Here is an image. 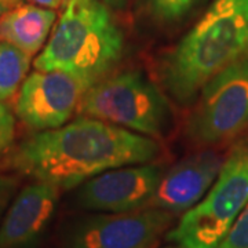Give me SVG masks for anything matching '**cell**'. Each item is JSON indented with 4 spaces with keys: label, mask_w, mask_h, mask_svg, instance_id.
Returning <instances> with one entry per match:
<instances>
[{
    "label": "cell",
    "mask_w": 248,
    "mask_h": 248,
    "mask_svg": "<svg viewBox=\"0 0 248 248\" xmlns=\"http://www.w3.org/2000/svg\"><path fill=\"white\" fill-rule=\"evenodd\" d=\"M248 130V58L232 63L204 86L186 123L199 145L231 141Z\"/></svg>",
    "instance_id": "cell-6"
},
{
    "label": "cell",
    "mask_w": 248,
    "mask_h": 248,
    "mask_svg": "<svg viewBox=\"0 0 248 248\" xmlns=\"http://www.w3.org/2000/svg\"><path fill=\"white\" fill-rule=\"evenodd\" d=\"M16 135V116L7 105L0 102V156L11 146Z\"/></svg>",
    "instance_id": "cell-16"
},
{
    "label": "cell",
    "mask_w": 248,
    "mask_h": 248,
    "mask_svg": "<svg viewBox=\"0 0 248 248\" xmlns=\"http://www.w3.org/2000/svg\"><path fill=\"white\" fill-rule=\"evenodd\" d=\"M174 221L159 208L91 215L75 223L65 248H152Z\"/></svg>",
    "instance_id": "cell-7"
},
{
    "label": "cell",
    "mask_w": 248,
    "mask_h": 248,
    "mask_svg": "<svg viewBox=\"0 0 248 248\" xmlns=\"http://www.w3.org/2000/svg\"><path fill=\"white\" fill-rule=\"evenodd\" d=\"M124 35L101 0H68L43 51L37 71H61L86 91L108 78L122 61Z\"/></svg>",
    "instance_id": "cell-3"
},
{
    "label": "cell",
    "mask_w": 248,
    "mask_h": 248,
    "mask_svg": "<svg viewBox=\"0 0 248 248\" xmlns=\"http://www.w3.org/2000/svg\"><path fill=\"white\" fill-rule=\"evenodd\" d=\"M33 4L36 6H40V7H46V9L55 10L58 7H61L62 1L63 0H31Z\"/></svg>",
    "instance_id": "cell-18"
},
{
    "label": "cell",
    "mask_w": 248,
    "mask_h": 248,
    "mask_svg": "<svg viewBox=\"0 0 248 248\" xmlns=\"http://www.w3.org/2000/svg\"><path fill=\"white\" fill-rule=\"evenodd\" d=\"M222 156L214 151H203L181 160L164 171L148 208H159L171 214H185L195 207L210 190L218 177Z\"/></svg>",
    "instance_id": "cell-10"
},
{
    "label": "cell",
    "mask_w": 248,
    "mask_h": 248,
    "mask_svg": "<svg viewBox=\"0 0 248 248\" xmlns=\"http://www.w3.org/2000/svg\"><path fill=\"white\" fill-rule=\"evenodd\" d=\"M248 204V142L237 145L203 199L184 214L167 239L182 248H214Z\"/></svg>",
    "instance_id": "cell-5"
},
{
    "label": "cell",
    "mask_w": 248,
    "mask_h": 248,
    "mask_svg": "<svg viewBox=\"0 0 248 248\" xmlns=\"http://www.w3.org/2000/svg\"><path fill=\"white\" fill-rule=\"evenodd\" d=\"M167 248H182V247H179V246H177V247H167Z\"/></svg>",
    "instance_id": "cell-22"
},
{
    "label": "cell",
    "mask_w": 248,
    "mask_h": 248,
    "mask_svg": "<svg viewBox=\"0 0 248 248\" xmlns=\"http://www.w3.org/2000/svg\"><path fill=\"white\" fill-rule=\"evenodd\" d=\"M148 3L152 13L159 19L172 22L185 17L193 9L197 0H148Z\"/></svg>",
    "instance_id": "cell-14"
},
{
    "label": "cell",
    "mask_w": 248,
    "mask_h": 248,
    "mask_svg": "<svg viewBox=\"0 0 248 248\" xmlns=\"http://www.w3.org/2000/svg\"><path fill=\"white\" fill-rule=\"evenodd\" d=\"M4 1H9L10 4H13V6H17L19 3H22V0H4Z\"/></svg>",
    "instance_id": "cell-21"
},
{
    "label": "cell",
    "mask_w": 248,
    "mask_h": 248,
    "mask_svg": "<svg viewBox=\"0 0 248 248\" xmlns=\"http://www.w3.org/2000/svg\"><path fill=\"white\" fill-rule=\"evenodd\" d=\"M80 116L94 117L145 137H161L172 125V109L161 90L141 72H122L91 86Z\"/></svg>",
    "instance_id": "cell-4"
},
{
    "label": "cell",
    "mask_w": 248,
    "mask_h": 248,
    "mask_svg": "<svg viewBox=\"0 0 248 248\" xmlns=\"http://www.w3.org/2000/svg\"><path fill=\"white\" fill-rule=\"evenodd\" d=\"M57 21V13L36 4L19 3L0 19V40L35 55L45 46Z\"/></svg>",
    "instance_id": "cell-12"
},
{
    "label": "cell",
    "mask_w": 248,
    "mask_h": 248,
    "mask_svg": "<svg viewBox=\"0 0 248 248\" xmlns=\"http://www.w3.org/2000/svg\"><path fill=\"white\" fill-rule=\"evenodd\" d=\"M246 58L248 0H214L161 60L160 80L178 105L190 107L215 75Z\"/></svg>",
    "instance_id": "cell-2"
},
{
    "label": "cell",
    "mask_w": 248,
    "mask_h": 248,
    "mask_svg": "<svg viewBox=\"0 0 248 248\" xmlns=\"http://www.w3.org/2000/svg\"><path fill=\"white\" fill-rule=\"evenodd\" d=\"M159 153L155 138L80 116L28 137L11 152L9 166L25 177L68 190L108 170L149 163Z\"/></svg>",
    "instance_id": "cell-1"
},
{
    "label": "cell",
    "mask_w": 248,
    "mask_h": 248,
    "mask_svg": "<svg viewBox=\"0 0 248 248\" xmlns=\"http://www.w3.org/2000/svg\"><path fill=\"white\" fill-rule=\"evenodd\" d=\"M31 55L7 42H0V102L16 95L27 79Z\"/></svg>",
    "instance_id": "cell-13"
},
{
    "label": "cell",
    "mask_w": 248,
    "mask_h": 248,
    "mask_svg": "<svg viewBox=\"0 0 248 248\" xmlns=\"http://www.w3.org/2000/svg\"><path fill=\"white\" fill-rule=\"evenodd\" d=\"M164 171L163 164L153 161L108 170L83 182L75 202L80 208L99 213L148 208Z\"/></svg>",
    "instance_id": "cell-8"
},
{
    "label": "cell",
    "mask_w": 248,
    "mask_h": 248,
    "mask_svg": "<svg viewBox=\"0 0 248 248\" xmlns=\"http://www.w3.org/2000/svg\"><path fill=\"white\" fill-rule=\"evenodd\" d=\"M214 248H248V204Z\"/></svg>",
    "instance_id": "cell-15"
},
{
    "label": "cell",
    "mask_w": 248,
    "mask_h": 248,
    "mask_svg": "<svg viewBox=\"0 0 248 248\" xmlns=\"http://www.w3.org/2000/svg\"><path fill=\"white\" fill-rule=\"evenodd\" d=\"M84 93L86 89L65 72L36 69L19 89L16 116L35 131L58 128L79 109Z\"/></svg>",
    "instance_id": "cell-9"
},
{
    "label": "cell",
    "mask_w": 248,
    "mask_h": 248,
    "mask_svg": "<svg viewBox=\"0 0 248 248\" xmlns=\"http://www.w3.org/2000/svg\"><path fill=\"white\" fill-rule=\"evenodd\" d=\"M60 192V187L39 181L25 186L0 223V248L37 247L53 221Z\"/></svg>",
    "instance_id": "cell-11"
},
{
    "label": "cell",
    "mask_w": 248,
    "mask_h": 248,
    "mask_svg": "<svg viewBox=\"0 0 248 248\" xmlns=\"http://www.w3.org/2000/svg\"><path fill=\"white\" fill-rule=\"evenodd\" d=\"M105 1V4H107L108 7H112V9H123L124 6L128 3V0H104Z\"/></svg>",
    "instance_id": "cell-19"
},
{
    "label": "cell",
    "mask_w": 248,
    "mask_h": 248,
    "mask_svg": "<svg viewBox=\"0 0 248 248\" xmlns=\"http://www.w3.org/2000/svg\"><path fill=\"white\" fill-rule=\"evenodd\" d=\"M17 187L18 182L16 178L0 175V218H1L3 213L6 211V208L9 207Z\"/></svg>",
    "instance_id": "cell-17"
},
{
    "label": "cell",
    "mask_w": 248,
    "mask_h": 248,
    "mask_svg": "<svg viewBox=\"0 0 248 248\" xmlns=\"http://www.w3.org/2000/svg\"><path fill=\"white\" fill-rule=\"evenodd\" d=\"M11 7H14L13 4H10L9 1H4V0H0V19H1V17L9 11Z\"/></svg>",
    "instance_id": "cell-20"
}]
</instances>
